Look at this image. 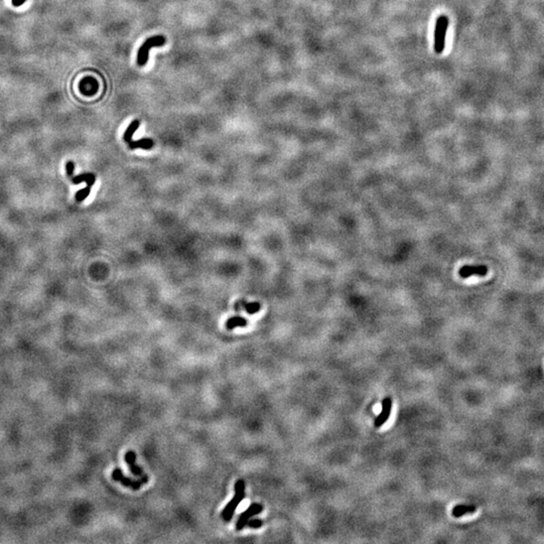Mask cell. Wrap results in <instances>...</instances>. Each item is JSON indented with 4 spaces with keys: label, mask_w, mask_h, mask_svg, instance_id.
<instances>
[{
    "label": "cell",
    "mask_w": 544,
    "mask_h": 544,
    "mask_svg": "<svg viewBox=\"0 0 544 544\" xmlns=\"http://www.w3.org/2000/svg\"><path fill=\"white\" fill-rule=\"evenodd\" d=\"M247 525H248L250 528L258 529V528H260V527L263 525V521H262L261 519H251L250 521L247 522Z\"/></svg>",
    "instance_id": "cell-17"
},
{
    "label": "cell",
    "mask_w": 544,
    "mask_h": 544,
    "mask_svg": "<svg viewBox=\"0 0 544 544\" xmlns=\"http://www.w3.org/2000/svg\"><path fill=\"white\" fill-rule=\"evenodd\" d=\"M165 37L163 35H154L149 37L143 45L139 48L137 53V65L139 67H143L148 64L149 57H150V51L153 48H159L165 45Z\"/></svg>",
    "instance_id": "cell-2"
},
{
    "label": "cell",
    "mask_w": 544,
    "mask_h": 544,
    "mask_svg": "<svg viewBox=\"0 0 544 544\" xmlns=\"http://www.w3.org/2000/svg\"><path fill=\"white\" fill-rule=\"evenodd\" d=\"M98 83L95 79L90 78V77H87L85 79H83L80 83V91L86 95V96H93L96 94V92L98 91Z\"/></svg>",
    "instance_id": "cell-8"
},
{
    "label": "cell",
    "mask_w": 544,
    "mask_h": 544,
    "mask_svg": "<svg viewBox=\"0 0 544 544\" xmlns=\"http://www.w3.org/2000/svg\"><path fill=\"white\" fill-rule=\"evenodd\" d=\"M124 459L126 462V464L128 465V467L130 468V471L131 473L136 476V477H143V471L140 467H138L137 465H135V461H136V453H134L133 451H129L127 453H125V456H124Z\"/></svg>",
    "instance_id": "cell-9"
},
{
    "label": "cell",
    "mask_w": 544,
    "mask_h": 544,
    "mask_svg": "<svg viewBox=\"0 0 544 544\" xmlns=\"http://www.w3.org/2000/svg\"><path fill=\"white\" fill-rule=\"evenodd\" d=\"M66 169H67V174L69 177H72L73 174H74V170H75V163L72 162V161H69L66 165Z\"/></svg>",
    "instance_id": "cell-18"
},
{
    "label": "cell",
    "mask_w": 544,
    "mask_h": 544,
    "mask_svg": "<svg viewBox=\"0 0 544 544\" xmlns=\"http://www.w3.org/2000/svg\"><path fill=\"white\" fill-rule=\"evenodd\" d=\"M72 181H73V183H75V184H79V183L85 181V182H87V185L92 186L95 183L96 178H95V176L93 174H84V175H81V176H78V177L74 178Z\"/></svg>",
    "instance_id": "cell-14"
},
{
    "label": "cell",
    "mask_w": 544,
    "mask_h": 544,
    "mask_svg": "<svg viewBox=\"0 0 544 544\" xmlns=\"http://www.w3.org/2000/svg\"><path fill=\"white\" fill-rule=\"evenodd\" d=\"M129 149L130 150H135V149H143V150H151L153 148L154 145V142L153 140L151 138H142V139H139V140H131L130 142L127 143Z\"/></svg>",
    "instance_id": "cell-11"
},
{
    "label": "cell",
    "mask_w": 544,
    "mask_h": 544,
    "mask_svg": "<svg viewBox=\"0 0 544 544\" xmlns=\"http://www.w3.org/2000/svg\"><path fill=\"white\" fill-rule=\"evenodd\" d=\"M477 511V507L474 505H456L453 507L452 514L453 517L459 518L467 514L475 513Z\"/></svg>",
    "instance_id": "cell-10"
},
{
    "label": "cell",
    "mask_w": 544,
    "mask_h": 544,
    "mask_svg": "<svg viewBox=\"0 0 544 544\" xmlns=\"http://www.w3.org/2000/svg\"><path fill=\"white\" fill-rule=\"evenodd\" d=\"M235 495L233 499L228 503L222 512V517L224 521L230 522L234 516V513L239 506L240 502L245 498V482L243 480H238L235 484Z\"/></svg>",
    "instance_id": "cell-3"
},
{
    "label": "cell",
    "mask_w": 544,
    "mask_h": 544,
    "mask_svg": "<svg viewBox=\"0 0 544 544\" xmlns=\"http://www.w3.org/2000/svg\"><path fill=\"white\" fill-rule=\"evenodd\" d=\"M391 410H392V398L390 396H386L383 399V401H382V410H381V412L379 413V415L376 417V420L374 422L375 427H377V428L381 427L384 423L389 420L390 414H391Z\"/></svg>",
    "instance_id": "cell-5"
},
{
    "label": "cell",
    "mask_w": 544,
    "mask_h": 544,
    "mask_svg": "<svg viewBox=\"0 0 544 544\" xmlns=\"http://www.w3.org/2000/svg\"><path fill=\"white\" fill-rule=\"evenodd\" d=\"M26 1H27V0H11L12 5L15 6V7H19V6H22L23 4L26 3Z\"/></svg>",
    "instance_id": "cell-19"
},
{
    "label": "cell",
    "mask_w": 544,
    "mask_h": 544,
    "mask_svg": "<svg viewBox=\"0 0 544 544\" xmlns=\"http://www.w3.org/2000/svg\"><path fill=\"white\" fill-rule=\"evenodd\" d=\"M91 187H92V186H90V185H87L85 189L80 190V191L76 194V200H77L78 202H83V201L89 196V194L91 193Z\"/></svg>",
    "instance_id": "cell-16"
},
{
    "label": "cell",
    "mask_w": 544,
    "mask_h": 544,
    "mask_svg": "<svg viewBox=\"0 0 544 544\" xmlns=\"http://www.w3.org/2000/svg\"><path fill=\"white\" fill-rule=\"evenodd\" d=\"M449 29V17L447 15H441L436 19L434 29V43L433 50L436 54H442L446 48V38Z\"/></svg>",
    "instance_id": "cell-1"
},
{
    "label": "cell",
    "mask_w": 544,
    "mask_h": 544,
    "mask_svg": "<svg viewBox=\"0 0 544 544\" xmlns=\"http://www.w3.org/2000/svg\"><path fill=\"white\" fill-rule=\"evenodd\" d=\"M112 479L116 482H119L122 484L123 486L125 487H128V488H131L132 490L134 491H137L141 488V485H142V481H137V480H132L130 478H127L123 475L122 471L120 469H115L113 472H112Z\"/></svg>",
    "instance_id": "cell-6"
},
{
    "label": "cell",
    "mask_w": 544,
    "mask_h": 544,
    "mask_svg": "<svg viewBox=\"0 0 544 544\" xmlns=\"http://www.w3.org/2000/svg\"><path fill=\"white\" fill-rule=\"evenodd\" d=\"M487 273L488 267L486 265H465L458 270V275L464 279L471 276H485Z\"/></svg>",
    "instance_id": "cell-7"
},
{
    "label": "cell",
    "mask_w": 544,
    "mask_h": 544,
    "mask_svg": "<svg viewBox=\"0 0 544 544\" xmlns=\"http://www.w3.org/2000/svg\"><path fill=\"white\" fill-rule=\"evenodd\" d=\"M140 126V121L139 120H133L129 126L126 128L125 132H124V135H123V139L126 143L130 142L132 140V137H133V134L134 132L138 129V127Z\"/></svg>",
    "instance_id": "cell-12"
},
{
    "label": "cell",
    "mask_w": 544,
    "mask_h": 544,
    "mask_svg": "<svg viewBox=\"0 0 544 544\" xmlns=\"http://www.w3.org/2000/svg\"><path fill=\"white\" fill-rule=\"evenodd\" d=\"M245 310L249 315H254L260 310V304L258 302H248L244 304Z\"/></svg>",
    "instance_id": "cell-15"
},
{
    "label": "cell",
    "mask_w": 544,
    "mask_h": 544,
    "mask_svg": "<svg viewBox=\"0 0 544 544\" xmlns=\"http://www.w3.org/2000/svg\"><path fill=\"white\" fill-rule=\"evenodd\" d=\"M246 326H247V321L242 317H232L226 323V328L228 330H234L235 328H238V327L243 328Z\"/></svg>",
    "instance_id": "cell-13"
},
{
    "label": "cell",
    "mask_w": 544,
    "mask_h": 544,
    "mask_svg": "<svg viewBox=\"0 0 544 544\" xmlns=\"http://www.w3.org/2000/svg\"><path fill=\"white\" fill-rule=\"evenodd\" d=\"M262 510H263V506L261 504L253 503L244 513H242L239 516V519L236 523V530L237 531L242 530L247 525V522L250 520V518H252L253 516L257 514L261 513Z\"/></svg>",
    "instance_id": "cell-4"
}]
</instances>
